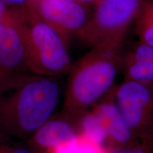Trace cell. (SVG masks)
<instances>
[{
  "label": "cell",
  "instance_id": "obj_11",
  "mask_svg": "<svg viewBox=\"0 0 153 153\" xmlns=\"http://www.w3.org/2000/svg\"><path fill=\"white\" fill-rule=\"evenodd\" d=\"M134 22L138 41L153 48L152 1L143 0Z\"/></svg>",
  "mask_w": 153,
  "mask_h": 153
},
{
  "label": "cell",
  "instance_id": "obj_8",
  "mask_svg": "<svg viewBox=\"0 0 153 153\" xmlns=\"http://www.w3.org/2000/svg\"><path fill=\"white\" fill-rule=\"evenodd\" d=\"M19 23L0 25V84L22 75L33 74L28 68Z\"/></svg>",
  "mask_w": 153,
  "mask_h": 153
},
{
  "label": "cell",
  "instance_id": "obj_13",
  "mask_svg": "<svg viewBox=\"0 0 153 153\" xmlns=\"http://www.w3.org/2000/svg\"><path fill=\"white\" fill-rule=\"evenodd\" d=\"M0 153H36L28 143L0 132Z\"/></svg>",
  "mask_w": 153,
  "mask_h": 153
},
{
  "label": "cell",
  "instance_id": "obj_2",
  "mask_svg": "<svg viewBox=\"0 0 153 153\" xmlns=\"http://www.w3.org/2000/svg\"><path fill=\"white\" fill-rule=\"evenodd\" d=\"M122 51L94 47L72 64L61 114L78 123L82 116L113 89L121 71Z\"/></svg>",
  "mask_w": 153,
  "mask_h": 153
},
{
  "label": "cell",
  "instance_id": "obj_17",
  "mask_svg": "<svg viewBox=\"0 0 153 153\" xmlns=\"http://www.w3.org/2000/svg\"><path fill=\"white\" fill-rule=\"evenodd\" d=\"M76 1H79V2L83 3V4H87V3H89V2L95 3L97 0H76Z\"/></svg>",
  "mask_w": 153,
  "mask_h": 153
},
{
  "label": "cell",
  "instance_id": "obj_9",
  "mask_svg": "<svg viewBox=\"0 0 153 153\" xmlns=\"http://www.w3.org/2000/svg\"><path fill=\"white\" fill-rule=\"evenodd\" d=\"M77 123L62 114L53 116L34 133L26 142L36 153H47L79 135Z\"/></svg>",
  "mask_w": 153,
  "mask_h": 153
},
{
  "label": "cell",
  "instance_id": "obj_5",
  "mask_svg": "<svg viewBox=\"0 0 153 153\" xmlns=\"http://www.w3.org/2000/svg\"><path fill=\"white\" fill-rule=\"evenodd\" d=\"M114 87L80 118L78 121L79 133L106 148L139 146L140 144L134 136L116 104Z\"/></svg>",
  "mask_w": 153,
  "mask_h": 153
},
{
  "label": "cell",
  "instance_id": "obj_3",
  "mask_svg": "<svg viewBox=\"0 0 153 153\" xmlns=\"http://www.w3.org/2000/svg\"><path fill=\"white\" fill-rule=\"evenodd\" d=\"M26 49L28 68L33 74L59 78L68 74L73 63L68 43L58 32L23 7L19 23Z\"/></svg>",
  "mask_w": 153,
  "mask_h": 153
},
{
  "label": "cell",
  "instance_id": "obj_6",
  "mask_svg": "<svg viewBox=\"0 0 153 153\" xmlns=\"http://www.w3.org/2000/svg\"><path fill=\"white\" fill-rule=\"evenodd\" d=\"M125 121L141 146L153 153V85L123 79L114 87Z\"/></svg>",
  "mask_w": 153,
  "mask_h": 153
},
{
  "label": "cell",
  "instance_id": "obj_19",
  "mask_svg": "<svg viewBox=\"0 0 153 153\" xmlns=\"http://www.w3.org/2000/svg\"></svg>",
  "mask_w": 153,
  "mask_h": 153
},
{
  "label": "cell",
  "instance_id": "obj_10",
  "mask_svg": "<svg viewBox=\"0 0 153 153\" xmlns=\"http://www.w3.org/2000/svg\"><path fill=\"white\" fill-rule=\"evenodd\" d=\"M124 79L153 85V48L137 41L122 53Z\"/></svg>",
  "mask_w": 153,
  "mask_h": 153
},
{
  "label": "cell",
  "instance_id": "obj_15",
  "mask_svg": "<svg viewBox=\"0 0 153 153\" xmlns=\"http://www.w3.org/2000/svg\"><path fill=\"white\" fill-rule=\"evenodd\" d=\"M108 149L107 153H152L144 148H143L141 145L132 148H109Z\"/></svg>",
  "mask_w": 153,
  "mask_h": 153
},
{
  "label": "cell",
  "instance_id": "obj_12",
  "mask_svg": "<svg viewBox=\"0 0 153 153\" xmlns=\"http://www.w3.org/2000/svg\"><path fill=\"white\" fill-rule=\"evenodd\" d=\"M108 149L82 133L47 153H107Z\"/></svg>",
  "mask_w": 153,
  "mask_h": 153
},
{
  "label": "cell",
  "instance_id": "obj_7",
  "mask_svg": "<svg viewBox=\"0 0 153 153\" xmlns=\"http://www.w3.org/2000/svg\"><path fill=\"white\" fill-rule=\"evenodd\" d=\"M28 7L68 43L79 36L91 16L85 4L76 0H31Z\"/></svg>",
  "mask_w": 153,
  "mask_h": 153
},
{
  "label": "cell",
  "instance_id": "obj_14",
  "mask_svg": "<svg viewBox=\"0 0 153 153\" xmlns=\"http://www.w3.org/2000/svg\"><path fill=\"white\" fill-rule=\"evenodd\" d=\"M22 7H14L0 0V25H16L20 22Z\"/></svg>",
  "mask_w": 153,
  "mask_h": 153
},
{
  "label": "cell",
  "instance_id": "obj_4",
  "mask_svg": "<svg viewBox=\"0 0 153 153\" xmlns=\"http://www.w3.org/2000/svg\"><path fill=\"white\" fill-rule=\"evenodd\" d=\"M143 0H97L78 38L87 46L120 49Z\"/></svg>",
  "mask_w": 153,
  "mask_h": 153
},
{
  "label": "cell",
  "instance_id": "obj_18",
  "mask_svg": "<svg viewBox=\"0 0 153 153\" xmlns=\"http://www.w3.org/2000/svg\"><path fill=\"white\" fill-rule=\"evenodd\" d=\"M151 1H153V0H151Z\"/></svg>",
  "mask_w": 153,
  "mask_h": 153
},
{
  "label": "cell",
  "instance_id": "obj_16",
  "mask_svg": "<svg viewBox=\"0 0 153 153\" xmlns=\"http://www.w3.org/2000/svg\"><path fill=\"white\" fill-rule=\"evenodd\" d=\"M11 6L18 7H28L31 0H1Z\"/></svg>",
  "mask_w": 153,
  "mask_h": 153
},
{
  "label": "cell",
  "instance_id": "obj_1",
  "mask_svg": "<svg viewBox=\"0 0 153 153\" xmlns=\"http://www.w3.org/2000/svg\"><path fill=\"white\" fill-rule=\"evenodd\" d=\"M57 79L26 74L0 84V132L26 141L53 117L61 95Z\"/></svg>",
  "mask_w": 153,
  "mask_h": 153
}]
</instances>
